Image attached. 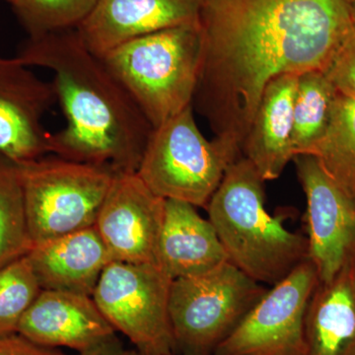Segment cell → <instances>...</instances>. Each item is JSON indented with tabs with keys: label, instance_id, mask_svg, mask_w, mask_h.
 <instances>
[{
	"label": "cell",
	"instance_id": "obj_1",
	"mask_svg": "<svg viewBox=\"0 0 355 355\" xmlns=\"http://www.w3.org/2000/svg\"><path fill=\"white\" fill-rule=\"evenodd\" d=\"M354 26L347 0H203L193 106L242 157L268 83L324 71Z\"/></svg>",
	"mask_w": 355,
	"mask_h": 355
},
{
	"label": "cell",
	"instance_id": "obj_2",
	"mask_svg": "<svg viewBox=\"0 0 355 355\" xmlns=\"http://www.w3.org/2000/svg\"><path fill=\"white\" fill-rule=\"evenodd\" d=\"M16 58L53 73L65 125L51 135V154L137 171L153 125L78 30L29 38Z\"/></svg>",
	"mask_w": 355,
	"mask_h": 355
},
{
	"label": "cell",
	"instance_id": "obj_3",
	"mask_svg": "<svg viewBox=\"0 0 355 355\" xmlns=\"http://www.w3.org/2000/svg\"><path fill=\"white\" fill-rule=\"evenodd\" d=\"M265 182L242 156L228 166L207 210L228 261L272 286L308 260V242L284 226L286 212L277 216L266 210Z\"/></svg>",
	"mask_w": 355,
	"mask_h": 355
},
{
	"label": "cell",
	"instance_id": "obj_4",
	"mask_svg": "<svg viewBox=\"0 0 355 355\" xmlns=\"http://www.w3.org/2000/svg\"><path fill=\"white\" fill-rule=\"evenodd\" d=\"M102 60L153 128L158 127L193 106L200 67V26L139 37Z\"/></svg>",
	"mask_w": 355,
	"mask_h": 355
},
{
	"label": "cell",
	"instance_id": "obj_5",
	"mask_svg": "<svg viewBox=\"0 0 355 355\" xmlns=\"http://www.w3.org/2000/svg\"><path fill=\"white\" fill-rule=\"evenodd\" d=\"M15 165L33 244L95 226L116 173L53 154Z\"/></svg>",
	"mask_w": 355,
	"mask_h": 355
},
{
	"label": "cell",
	"instance_id": "obj_6",
	"mask_svg": "<svg viewBox=\"0 0 355 355\" xmlns=\"http://www.w3.org/2000/svg\"><path fill=\"white\" fill-rule=\"evenodd\" d=\"M238 159L220 140L205 137L190 106L153 128L135 172L158 197L207 209Z\"/></svg>",
	"mask_w": 355,
	"mask_h": 355
},
{
	"label": "cell",
	"instance_id": "obj_7",
	"mask_svg": "<svg viewBox=\"0 0 355 355\" xmlns=\"http://www.w3.org/2000/svg\"><path fill=\"white\" fill-rule=\"evenodd\" d=\"M266 291L229 261L173 280L169 315L176 355H214Z\"/></svg>",
	"mask_w": 355,
	"mask_h": 355
},
{
	"label": "cell",
	"instance_id": "obj_8",
	"mask_svg": "<svg viewBox=\"0 0 355 355\" xmlns=\"http://www.w3.org/2000/svg\"><path fill=\"white\" fill-rule=\"evenodd\" d=\"M172 282L158 266L111 261L92 297L139 355H176L169 315Z\"/></svg>",
	"mask_w": 355,
	"mask_h": 355
},
{
	"label": "cell",
	"instance_id": "obj_9",
	"mask_svg": "<svg viewBox=\"0 0 355 355\" xmlns=\"http://www.w3.org/2000/svg\"><path fill=\"white\" fill-rule=\"evenodd\" d=\"M318 284L308 259L266 289L214 355H306V312Z\"/></svg>",
	"mask_w": 355,
	"mask_h": 355
},
{
	"label": "cell",
	"instance_id": "obj_10",
	"mask_svg": "<svg viewBox=\"0 0 355 355\" xmlns=\"http://www.w3.org/2000/svg\"><path fill=\"white\" fill-rule=\"evenodd\" d=\"M306 197L308 259L320 282H328L355 261V200L334 181L316 158L293 159Z\"/></svg>",
	"mask_w": 355,
	"mask_h": 355
},
{
	"label": "cell",
	"instance_id": "obj_11",
	"mask_svg": "<svg viewBox=\"0 0 355 355\" xmlns=\"http://www.w3.org/2000/svg\"><path fill=\"white\" fill-rule=\"evenodd\" d=\"M165 200L137 172H116L95 227L112 261L159 266Z\"/></svg>",
	"mask_w": 355,
	"mask_h": 355
},
{
	"label": "cell",
	"instance_id": "obj_12",
	"mask_svg": "<svg viewBox=\"0 0 355 355\" xmlns=\"http://www.w3.org/2000/svg\"><path fill=\"white\" fill-rule=\"evenodd\" d=\"M55 101L51 83L17 58L0 57V155L21 163L51 154L42 118Z\"/></svg>",
	"mask_w": 355,
	"mask_h": 355
},
{
	"label": "cell",
	"instance_id": "obj_13",
	"mask_svg": "<svg viewBox=\"0 0 355 355\" xmlns=\"http://www.w3.org/2000/svg\"><path fill=\"white\" fill-rule=\"evenodd\" d=\"M203 0H98L77 28L84 43L102 58L121 44L153 33L200 26Z\"/></svg>",
	"mask_w": 355,
	"mask_h": 355
},
{
	"label": "cell",
	"instance_id": "obj_14",
	"mask_svg": "<svg viewBox=\"0 0 355 355\" xmlns=\"http://www.w3.org/2000/svg\"><path fill=\"white\" fill-rule=\"evenodd\" d=\"M18 334L43 347H67L80 354L116 331L92 296L42 291L21 320Z\"/></svg>",
	"mask_w": 355,
	"mask_h": 355
},
{
	"label": "cell",
	"instance_id": "obj_15",
	"mask_svg": "<svg viewBox=\"0 0 355 355\" xmlns=\"http://www.w3.org/2000/svg\"><path fill=\"white\" fill-rule=\"evenodd\" d=\"M29 259L42 291L92 296L105 268L108 250L95 226L33 244Z\"/></svg>",
	"mask_w": 355,
	"mask_h": 355
},
{
	"label": "cell",
	"instance_id": "obj_16",
	"mask_svg": "<svg viewBox=\"0 0 355 355\" xmlns=\"http://www.w3.org/2000/svg\"><path fill=\"white\" fill-rule=\"evenodd\" d=\"M297 83V76L286 74L268 83L243 142V157L265 181L279 178L295 157L293 106Z\"/></svg>",
	"mask_w": 355,
	"mask_h": 355
},
{
	"label": "cell",
	"instance_id": "obj_17",
	"mask_svg": "<svg viewBox=\"0 0 355 355\" xmlns=\"http://www.w3.org/2000/svg\"><path fill=\"white\" fill-rule=\"evenodd\" d=\"M227 261L209 219L190 203L165 200L159 266L173 280L209 272Z\"/></svg>",
	"mask_w": 355,
	"mask_h": 355
},
{
	"label": "cell",
	"instance_id": "obj_18",
	"mask_svg": "<svg viewBox=\"0 0 355 355\" xmlns=\"http://www.w3.org/2000/svg\"><path fill=\"white\" fill-rule=\"evenodd\" d=\"M306 355H355V261L320 282L305 317Z\"/></svg>",
	"mask_w": 355,
	"mask_h": 355
},
{
	"label": "cell",
	"instance_id": "obj_19",
	"mask_svg": "<svg viewBox=\"0 0 355 355\" xmlns=\"http://www.w3.org/2000/svg\"><path fill=\"white\" fill-rule=\"evenodd\" d=\"M336 95L324 71L313 70L298 76L293 106V148L297 155H313L321 144Z\"/></svg>",
	"mask_w": 355,
	"mask_h": 355
},
{
	"label": "cell",
	"instance_id": "obj_20",
	"mask_svg": "<svg viewBox=\"0 0 355 355\" xmlns=\"http://www.w3.org/2000/svg\"><path fill=\"white\" fill-rule=\"evenodd\" d=\"M312 156L355 200V100L336 92L328 130Z\"/></svg>",
	"mask_w": 355,
	"mask_h": 355
},
{
	"label": "cell",
	"instance_id": "obj_21",
	"mask_svg": "<svg viewBox=\"0 0 355 355\" xmlns=\"http://www.w3.org/2000/svg\"><path fill=\"white\" fill-rule=\"evenodd\" d=\"M33 247L15 163L0 155V268Z\"/></svg>",
	"mask_w": 355,
	"mask_h": 355
},
{
	"label": "cell",
	"instance_id": "obj_22",
	"mask_svg": "<svg viewBox=\"0 0 355 355\" xmlns=\"http://www.w3.org/2000/svg\"><path fill=\"white\" fill-rule=\"evenodd\" d=\"M98 0H10L14 13L29 38L77 29Z\"/></svg>",
	"mask_w": 355,
	"mask_h": 355
},
{
	"label": "cell",
	"instance_id": "obj_23",
	"mask_svg": "<svg viewBox=\"0 0 355 355\" xmlns=\"http://www.w3.org/2000/svg\"><path fill=\"white\" fill-rule=\"evenodd\" d=\"M41 291L27 256L0 268V336L18 333L21 320Z\"/></svg>",
	"mask_w": 355,
	"mask_h": 355
},
{
	"label": "cell",
	"instance_id": "obj_24",
	"mask_svg": "<svg viewBox=\"0 0 355 355\" xmlns=\"http://www.w3.org/2000/svg\"><path fill=\"white\" fill-rule=\"evenodd\" d=\"M324 73L336 92L355 100V24Z\"/></svg>",
	"mask_w": 355,
	"mask_h": 355
},
{
	"label": "cell",
	"instance_id": "obj_25",
	"mask_svg": "<svg viewBox=\"0 0 355 355\" xmlns=\"http://www.w3.org/2000/svg\"><path fill=\"white\" fill-rule=\"evenodd\" d=\"M0 355H69L60 349L43 347L16 333L0 336Z\"/></svg>",
	"mask_w": 355,
	"mask_h": 355
},
{
	"label": "cell",
	"instance_id": "obj_26",
	"mask_svg": "<svg viewBox=\"0 0 355 355\" xmlns=\"http://www.w3.org/2000/svg\"><path fill=\"white\" fill-rule=\"evenodd\" d=\"M80 355H139L135 349L125 347L123 343L114 335L105 338L102 342L96 343L89 349L81 352Z\"/></svg>",
	"mask_w": 355,
	"mask_h": 355
},
{
	"label": "cell",
	"instance_id": "obj_27",
	"mask_svg": "<svg viewBox=\"0 0 355 355\" xmlns=\"http://www.w3.org/2000/svg\"><path fill=\"white\" fill-rule=\"evenodd\" d=\"M347 1H349L350 13H352V19H354L355 24V0H347Z\"/></svg>",
	"mask_w": 355,
	"mask_h": 355
},
{
	"label": "cell",
	"instance_id": "obj_28",
	"mask_svg": "<svg viewBox=\"0 0 355 355\" xmlns=\"http://www.w3.org/2000/svg\"><path fill=\"white\" fill-rule=\"evenodd\" d=\"M3 1L8 2V3H9V2H10V0H3Z\"/></svg>",
	"mask_w": 355,
	"mask_h": 355
}]
</instances>
